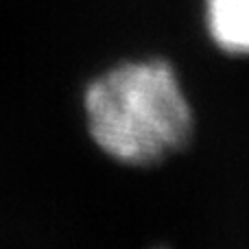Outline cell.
Segmentation results:
<instances>
[{"mask_svg":"<svg viewBox=\"0 0 249 249\" xmlns=\"http://www.w3.org/2000/svg\"><path fill=\"white\" fill-rule=\"evenodd\" d=\"M88 131L112 160L151 166L179 153L195 116L175 68L166 59L124 61L88 83Z\"/></svg>","mask_w":249,"mask_h":249,"instance_id":"obj_1","label":"cell"},{"mask_svg":"<svg viewBox=\"0 0 249 249\" xmlns=\"http://www.w3.org/2000/svg\"><path fill=\"white\" fill-rule=\"evenodd\" d=\"M206 26L223 53L249 57V0H206Z\"/></svg>","mask_w":249,"mask_h":249,"instance_id":"obj_2","label":"cell"}]
</instances>
